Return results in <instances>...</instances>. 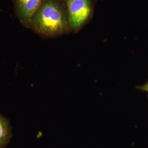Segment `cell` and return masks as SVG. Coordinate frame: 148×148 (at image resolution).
I'll return each mask as SVG.
<instances>
[{
    "label": "cell",
    "instance_id": "obj_5",
    "mask_svg": "<svg viewBox=\"0 0 148 148\" xmlns=\"http://www.w3.org/2000/svg\"><path fill=\"white\" fill-rule=\"evenodd\" d=\"M137 88L138 90H140L143 92H145L148 93V81L145 84L137 86Z\"/></svg>",
    "mask_w": 148,
    "mask_h": 148
},
{
    "label": "cell",
    "instance_id": "obj_4",
    "mask_svg": "<svg viewBox=\"0 0 148 148\" xmlns=\"http://www.w3.org/2000/svg\"><path fill=\"white\" fill-rule=\"evenodd\" d=\"M12 137L10 123L5 117L0 115V148H5Z\"/></svg>",
    "mask_w": 148,
    "mask_h": 148
},
{
    "label": "cell",
    "instance_id": "obj_3",
    "mask_svg": "<svg viewBox=\"0 0 148 148\" xmlns=\"http://www.w3.org/2000/svg\"><path fill=\"white\" fill-rule=\"evenodd\" d=\"M43 0H13L16 15L21 24L31 28L32 16Z\"/></svg>",
    "mask_w": 148,
    "mask_h": 148
},
{
    "label": "cell",
    "instance_id": "obj_1",
    "mask_svg": "<svg viewBox=\"0 0 148 148\" xmlns=\"http://www.w3.org/2000/svg\"><path fill=\"white\" fill-rule=\"evenodd\" d=\"M31 28L45 38L72 32L65 0H43L32 16Z\"/></svg>",
    "mask_w": 148,
    "mask_h": 148
},
{
    "label": "cell",
    "instance_id": "obj_2",
    "mask_svg": "<svg viewBox=\"0 0 148 148\" xmlns=\"http://www.w3.org/2000/svg\"><path fill=\"white\" fill-rule=\"evenodd\" d=\"M72 32H77L88 23L93 14V0H65Z\"/></svg>",
    "mask_w": 148,
    "mask_h": 148
}]
</instances>
